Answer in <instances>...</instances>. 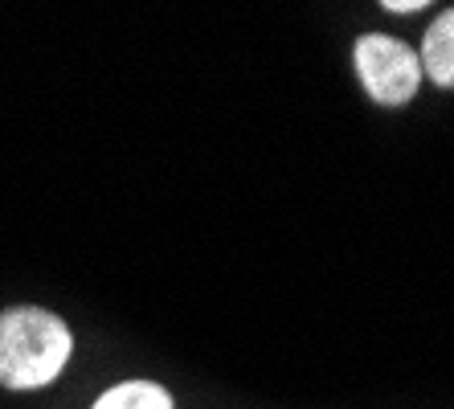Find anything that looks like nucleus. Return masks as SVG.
Returning <instances> with one entry per match:
<instances>
[{
	"mask_svg": "<svg viewBox=\"0 0 454 409\" xmlns=\"http://www.w3.org/2000/svg\"><path fill=\"white\" fill-rule=\"evenodd\" d=\"M74 336L45 307H9L0 311V385L42 389L70 360Z\"/></svg>",
	"mask_w": 454,
	"mask_h": 409,
	"instance_id": "obj_1",
	"label": "nucleus"
},
{
	"mask_svg": "<svg viewBox=\"0 0 454 409\" xmlns=\"http://www.w3.org/2000/svg\"><path fill=\"white\" fill-rule=\"evenodd\" d=\"M356 74L364 90L372 95V103L380 106H405L422 86L418 53L397 37H385V33H369L356 42Z\"/></svg>",
	"mask_w": 454,
	"mask_h": 409,
	"instance_id": "obj_2",
	"label": "nucleus"
},
{
	"mask_svg": "<svg viewBox=\"0 0 454 409\" xmlns=\"http://www.w3.org/2000/svg\"><path fill=\"white\" fill-rule=\"evenodd\" d=\"M422 70L430 74V83L454 86V9H446L438 21L426 29V42H422Z\"/></svg>",
	"mask_w": 454,
	"mask_h": 409,
	"instance_id": "obj_3",
	"label": "nucleus"
},
{
	"mask_svg": "<svg viewBox=\"0 0 454 409\" xmlns=\"http://www.w3.org/2000/svg\"><path fill=\"white\" fill-rule=\"evenodd\" d=\"M95 409H172V397L168 389L152 385V381H123V385L106 389Z\"/></svg>",
	"mask_w": 454,
	"mask_h": 409,
	"instance_id": "obj_4",
	"label": "nucleus"
},
{
	"mask_svg": "<svg viewBox=\"0 0 454 409\" xmlns=\"http://www.w3.org/2000/svg\"><path fill=\"white\" fill-rule=\"evenodd\" d=\"M389 12H418V9H426L430 0H380Z\"/></svg>",
	"mask_w": 454,
	"mask_h": 409,
	"instance_id": "obj_5",
	"label": "nucleus"
}]
</instances>
